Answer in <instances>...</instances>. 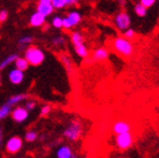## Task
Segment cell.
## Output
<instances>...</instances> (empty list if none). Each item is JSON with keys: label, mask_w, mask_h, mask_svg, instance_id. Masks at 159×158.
Here are the masks:
<instances>
[{"label": "cell", "mask_w": 159, "mask_h": 158, "mask_svg": "<svg viewBox=\"0 0 159 158\" xmlns=\"http://www.w3.org/2000/svg\"><path fill=\"white\" fill-rule=\"evenodd\" d=\"M112 48L115 52L123 57H131L134 52V46L129 40L123 36H117L112 42Z\"/></svg>", "instance_id": "1"}, {"label": "cell", "mask_w": 159, "mask_h": 158, "mask_svg": "<svg viewBox=\"0 0 159 158\" xmlns=\"http://www.w3.org/2000/svg\"><path fill=\"white\" fill-rule=\"evenodd\" d=\"M84 133V125L83 122L78 120V118H75L70 122V124L68 125L66 130L63 131V136L67 138L68 140L70 141H77L79 140L80 138L83 137Z\"/></svg>", "instance_id": "2"}, {"label": "cell", "mask_w": 159, "mask_h": 158, "mask_svg": "<svg viewBox=\"0 0 159 158\" xmlns=\"http://www.w3.org/2000/svg\"><path fill=\"white\" fill-rule=\"evenodd\" d=\"M24 58L27 60V62L34 67H37L44 62L45 60V53L42 49H40L39 46H28L26 51H25Z\"/></svg>", "instance_id": "3"}, {"label": "cell", "mask_w": 159, "mask_h": 158, "mask_svg": "<svg viewBox=\"0 0 159 158\" xmlns=\"http://www.w3.org/2000/svg\"><path fill=\"white\" fill-rule=\"evenodd\" d=\"M133 140H134V138H133V134L131 132L119 134L115 137V145L120 150H128L133 145Z\"/></svg>", "instance_id": "4"}, {"label": "cell", "mask_w": 159, "mask_h": 158, "mask_svg": "<svg viewBox=\"0 0 159 158\" xmlns=\"http://www.w3.org/2000/svg\"><path fill=\"white\" fill-rule=\"evenodd\" d=\"M21 147H23V139L18 136L10 137L5 145L6 151L9 154H17L18 151H20Z\"/></svg>", "instance_id": "5"}, {"label": "cell", "mask_w": 159, "mask_h": 158, "mask_svg": "<svg viewBox=\"0 0 159 158\" xmlns=\"http://www.w3.org/2000/svg\"><path fill=\"white\" fill-rule=\"evenodd\" d=\"M130 24H131V17L126 12H120L115 16V25L120 30H126L130 27Z\"/></svg>", "instance_id": "6"}, {"label": "cell", "mask_w": 159, "mask_h": 158, "mask_svg": "<svg viewBox=\"0 0 159 158\" xmlns=\"http://www.w3.org/2000/svg\"><path fill=\"white\" fill-rule=\"evenodd\" d=\"M112 130L115 133V136L129 133V132H131V124L128 121H125V120H119V121L114 122Z\"/></svg>", "instance_id": "7"}, {"label": "cell", "mask_w": 159, "mask_h": 158, "mask_svg": "<svg viewBox=\"0 0 159 158\" xmlns=\"http://www.w3.org/2000/svg\"><path fill=\"white\" fill-rule=\"evenodd\" d=\"M28 115H30V112L24 106H17L11 111L12 120L15 122H17V123H21L25 120H27Z\"/></svg>", "instance_id": "8"}, {"label": "cell", "mask_w": 159, "mask_h": 158, "mask_svg": "<svg viewBox=\"0 0 159 158\" xmlns=\"http://www.w3.org/2000/svg\"><path fill=\"white\" fill-rule=\"evenodd\" d=\"M53 9L54 8L52 6V0H41L36 6V12H40L44 17L51 15L53 12Z\"/></svg>", "instance_id": "9"}, {"label": "cell", "mask_w": 159, "mask_h": 158, "mask_svg": "<svg viewBox=\"0 0 159 158\" xmlns=\"http://www.w3.org/2000/svg\"><path fill=\"white\" fill-rule=\"evenodd\" d=\"M24 78H25L24 72L18 69H16V68L11 69L9 71V73H8V79H9V81L11 82V84H14V85H19V84H21V82L24 81Z\"/></svg>", "instance_id": "10"}, {"label": "cell", "mask_w": 159, "mask_h": 158, "mask_svg": "<svg viewBox=\"0 0 159 158\" xmlns=\"http://www.w3.org/2000/svg\"><path fill=\"white\" fill-rule=\"evenodd\" d=\"M45 18L43 15H41L40 12H33L32 16L30 17V24L33 26V27H41L43 25L45 24Z\"/></svg>", "instance_id": "11"}, {"label": "cell", "mask_w": 159, "mask_h": 158, "mask_svg": "<svg viewBox=\"0 0 159 158\" xmlns=\"http://www.w3.org/2000/svg\"><path fill=\"white\" fill-rule=\"evenodd\" d=\"M110 52L106 48H98L93 53V60L94 61H105L108 59Z\"/></svg>", "instance_id": "12"}, {"label": "cell", "mask_w": 159, "mask_h": 158, "mask_svg": "<svg viewBox=\"0 0 159 158\" xmlns=\"http://www.w3.org/2000/svg\"><path fill=\"white\" fill-rule=\"evenodd\" d=\"M72 156H74L72 149L67 145L60 146L57 150V157L58 158H71Z\"/></svg>", "instance_id": "13"}, {"label": "cell", "mask_w": 159, "mask_h": 158, "mask_svg": "<svg viewBox=\"0 0 159 158\" xmlns=\"http://www.w3.org/2000/svg\"><path fill=\"white\" fill-rule=\"evenodd\" d=\"M18 58H19V55H18V54H16V53L8 55L7 58H5L2 61H1V62H0V70L5 69V68L8 67V66H10L11 63H15V61L17 60Z\"/></svg>", "instance_id": "14"}, {"label": "cell", "mask_w": 159, "mask_h": 158, "mask_svg": "<svg viewBox=\"0 0 159 158\" xmlns=\"http://www.w3.org/2000/svg\"><path fill=\"white\" fill-rule=\"evenodd\" d=\"M67 17L69 18V21L72 23L74 26L78 25L80 23V21H81V15H80V12H77V10H71V12H69Z\"/></svg>", "instance_id": "15"}, {"label": "cell", "mask_w": 159, "mask_h": 158, "mask_svg": "<svg viewBox=\"0 0 159 158\" xmlns=\"http://www.w3.org/2000/svg\"><path fill=\"white\" fill-rule=\"evenodd\" d=\"M70 40L71 42H72V44H74V46L76 45H79V44H84V41H85V39H84L83 34L79 33V32H74V33L70 35Z\"/></svg>", "instance_id": "16"}, {"label": "cell", "mask_w": 159, "mask_h": 158, "mask_svg": "<svg viewBox=\"0 0 159 158\" xmlns=\"http://www.w3.org/2000/svg\"><path fill=\"white\" fill-rule=\"evenodd\" d=\"M28 66H30V63H28L27 60H26L25 58H20V57H19V58L15 61L16 69L20 70V71H23V72H24L25 70L28 69Z\"/></svg>", "instance_id": "17"}, {"label": "cell", "mask_w": 159, "mask_h": 158, "mask_svg": "<svg viewBox=\"0 0 159 158\" xmlns=\"http://www.w3.org/2000/svg\"><path fill=\"white\" fill-rule=\"evenodd\" d=\"M75 51H76V53L79 55L80 58H87L88 57V49L85 45V43L75 46Z\"/></svg>", "instance_id": "18"}, {"label": "cell", "mask_w": 159, "mask_h": 158, "mask_svg": "<svg viewBox=\"0 0 159 158\" xmlns=\"http://www.w3.org/2000/svg\"><path fill=\"white\" fill-rule=\"evenodd\" d=\"M27 97L28 96L27 95H25V94H17V95H15V96H11V97L8 100L7 104H9L10 106H12V105L19 103V102H21V100H27Z\"/></svg>", "instance_id": "19"}, {"label": "cell", "mask_w": 159, "mask_h": 158, "mask_svg": "<svg viewBox=\"0 0 159 158\" xmlns=\"http://www.w3.org/2000/svg\"><path fill=\"white\" fill-rule=\"evenodd\" d=\"M11 107L9 104H3L2 106H0V120H3L5 118H7V116L9 115V114H11Z\"/></svg>", "instance_id": "20"}, {"label": "cell", "mask_w": 159, "mask_h": 158, "mask_svg": "<svg viewBox=\"0 0 159 158\" xmlns=\"http://www.w3.org/2000/svg\"><path fill=\"white\" fill-rule=\"evenodd\" d=\"M61 61H62V63L64 64V67L67 68L68 71L71 72V71H72V68H74V64H72V60H71L70 57L62 54L61 55Z\"/></svg>", "instance_id": "21"}, {"label": "cell", "mask_w": 159, "mask_h": 158, "mask_svg": "<svg viewBox=\"0 0 159 158\" xmlns=\"http://www.w3.org/2000/svg\"><path fill=\"white\" fill-rule=\"evenodd\" d=\"M134 12L139 17H143V16L147 15V8H144V7L139 2L134 6Z\"/></svg>", "instance_id": "22"}, {"label": "cell", "mask_w": 159, "mask_h": 158, "mask_svg": "<svg viewBox=\"0 0 159 158\" xmlns=\"http://www.w3.org/2000/svg\"><path fill=\"white\" fill-rule=\"evenodd\" d=\"M37 137H39V134H37L36 131L30 130L28 132H26V134H25V140L28 141V142H33V141H35V140L37 139Z\"/></svg>", "instance_id": "23"}, {"label": "cell", "mask_w": 159, "mask_h": 158, "mask_svg": "<svg viewBox=\"0 0 159 158\" xmlns=\"http://www.w3.org/2000/svg\"><path fill=\"white\" fill-rule=\"evenodd\" d=\"M52 6L54 9H62L67 6V0H52Z\"/></svg>", "instance_id": "24"}, {"label": "cell", "mask_w": 159, "mask_h": 158, "mask_svg": "<svg viewBox=\"0 0 159 158\" xmlns=\"http://www.w3.org/2000/svg\"><path fill=\"white\" fill-rule=\"evenodd\" d=\"M32 40H33V37H32L31 35H25V36H21L20 39L18 40L19 46H26L27 44H30V43L32 42Z\"/></svg>", "instance_id": "25"}, {"label": "cell", "mask_w": 159, "mask_h": 158, "mask_svg": "<svg viewBox=\"0 0 159 158\" xmlns=\"http://www.w3.org/2000/svg\"><path fill=\"white\" fill-rule=\"evenodd\" d=\"M51 24H52V26L55 28H62V17H60V16H54Z\"/></svg>", "instance_id": "26"}, {"label": "cell", "mask_w": 159, "mask_h": 158, "mask_svg": "<svg viewBox=\"0 0 159 158\" xmlns=\"http://www.w3.org/2000/svg\"><path fill=\"white\" fill-rule=\"evenodd\" d=\"M135 36V32L132 28H128L126 30H124V33H123V37H125L126 40H132L133 37Z\"/></svg>", "instance_id": "27"}, {"label": "cell", "mask_w": 159, "mask_h": 158, "mask_svg": "<svg viewBox=\"0 0 159 158\" xmlns=\"http://www.w3.org/2000/svg\"><path fill=\"white\" fill-rule=\"evenodd\" d=\"M62 27L66 28V30H70V28L74 27V25H72V23H71V21H69V18H68L67 16L62 18Z\"/></svg>", "instance_id": "28"}, {"label": "cell", "mask_w": 159, "mask_h": 158, "mask_svg": "<svg viewBox=\"0 0 159 158\" xmlns=\"http://www.w3.org/2000/svg\"><path fill=\"white\" fill-rule=\"evenodd\" d=\"M64 42H66V40H64L63 36H57L52 40V43L57 46L62 45V44H64Z\"/></svg>", "instance_id": "29"}, {"label": "cell", "mask_w": 159, "mask_h": 158, "mask_svg": "<svg viewBox=\"0 0 159 158\" xmlns=\"http://www.w3.org/2000/svg\"><path fill=\"white\" fill-rule=\"evenodd\" d=\"M50 112H51V106H50V105H44V106L41 107L40 115L41 116H46Z\"/></svg>", "instance_id": "30"}, {"label": "cell", "mask_w": 159, "mask_h": 158, "mask_svg": "<svg viewBox=\"0 0 159 158\" xmlns=\"http://www.w3.org/2000/svg\"><path fill=\"white\" fill-rule=\"evenodd\" d=\"M35 107H36V102H35V100H27V102H26L25 109H27L28 112H30V111H33Z\"/></svg>", "instance_id": "31"}, {"label": "cell", "mask_w": 159, "mask_h": 158, "mask_svg": "<svg viewBox=\"0 0 159 158\" xmlns=\"http://www.w3.org/2000/svg\"><path fill=\"white\" fill-rule=\"evenodd\" d=\"M140 3L142 5V6L144 7V8H150V7H152L153 5H155V0H141Z\"/></svg>", "instance_id": "32"}, {"label": "cell", "mask_w": 159, "mask_h": 158, "mask_svg": "<svg viewBox=\"0 0 159 158\" xmlns=\"http://www.w3.org/2000/svg\"><path fill=\"white\" fill-rule=\"evenodd\" d=\"M7 18H8V12H7L6 9L0 10V23L6 21Z\"/></svg>", "instance_id": "33"}, {"label": "cell", "mask_w": 159, "mask_h": 158, "mask_svg": "<svg viewBox=\"0 0 159 158\" xmlns=\"http://www.w3.org/2000/svg\"><path fill=\"white\" fill-rule=\"evenodd\" d=\"M2 141H3V131L2 129L0 128V147L2 145Z\"/></svg>", "instance_id": "34"}, {"label": "cell", "mask_w": 159, "mask_h": 158, "mask_svg": "<svg viewBox=\"0 0 159 158\" xmlns=\"http://www.w3.org/2000/svg\"><path fill=\"white\" fill-rule=\"evenodd\" d=\"M0 86H1V75H0Z\"/></svg>", "instance_id": "35"}, {"label": "cell", "mask_w": 159, "mask_h": 158, "mask_svg": "<svg viewBox=\"0 0 159 158\" xmlns=\"http://www.w3.org/2000/svg\"><path fill=\"white\" fill-rule=\"evenodd\" d=\"M71 158H76V156L74 155V156H72V157H71Z\"/></svg>", "instance_id": "36"}]
</instances>
